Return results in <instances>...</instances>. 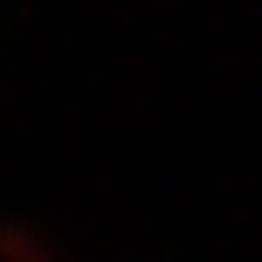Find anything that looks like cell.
<instances>
[{"mask_svg":"<svg viewBox=\"0 0 262 262\" xmlns=\"http://www.w3.org/2000/svg\"><path fill=\"white\" fill-rule=\"evenodd\" d=\"M0 262H69L49 235H35L28 221H0Z\"/></svg>","mask_w":262,"mask_h":262,"instance_id":"1","label":"cell"}]
</instances>
